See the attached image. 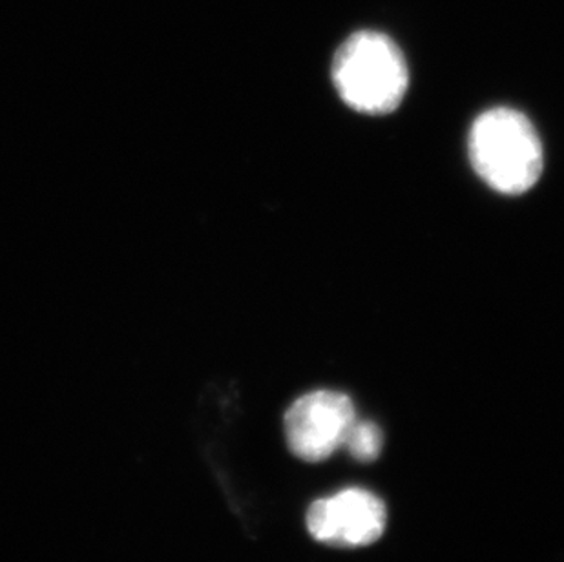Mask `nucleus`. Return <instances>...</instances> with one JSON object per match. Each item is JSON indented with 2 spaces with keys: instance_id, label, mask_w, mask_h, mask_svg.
<instances>
[{
  "instance_id": "f257e3e1",
  "label": "nucleus",
  "mask_w": 564,
  "mask_h": 562,
  "mask_svg": "<svg viewBox=\"0 0 564 562\" xmlns=\"http://www.w3.org/2000/svg\"><path fill=\"white\" fill-rule=\"evenodd\" d=\"M468 155L480 180L506 196L532 191L543 174L538 130L513 108H490L475 119L468 133Z\"/></svg>"
},
{
  "instance_id": "f03ea898",
  "label": "nucleus",
  "mask_w": 564,
  "mask_h": 562,
  "mask_svg": "<svg viewBox=\"0 0 564 562\" xmlns=\"http://www.w3.org/2000/svg\"><path fill=\"white\" fill-rule=\"evenodd\" d=\"M333 83L347 107L366 116H388L404 101L410 72L393 39L380 32H357L333 58Z\"/></svg>"
},
{
  "instance_id": "7ed1b4c3",
  "label": "nucleus",
  "mask_w": 564,
  "mask_h": 562,
  "mask_svg": "<svg viewBox=\"0 0 564 562\" xmlns=\"http://www.w3.org/2000/svg\"><path fill=\"white\" fill-rule=\"evenodd\" d=\"M357 422V411L347 395L319 389L294 400L283 428L289 450L305 462H322L344 447Z\"/></svg>"
},
{
  "instance_id": "20e7f679",
  "label": "nucleus",
  "mask_w": 564,
  "mask_h": 562,
  "mask_svg": "<svg viewBox=\"0 0 564 562\" xmlns=\"http://www.w3.org/2000/svg\"><path fill=\"white\" fill-rule=\"evenodd\" d=\"M388 525V511L377 495L349 488L318 499L307 511V530L318 542L358 548L373 544Z\"/></svg>"
},
{
  "instance_id": "39448f33",
  "label": "nucleus",
  "mask_w": 564,
  "mask_h": 562,
  "mask_svg": "<svg viewBox=\"0 0 564 562\" xmlns=\"http://www.w3.org/2000/svg\"><path fill=\"white\" fill-rule=\"evenodd\" d=\"M382 431L373 422L368 420H357L347 433L344 447H347L349 455L357 458L358 462H373L380 455L382 450Z\"/></svg>"
}]
</instances>
